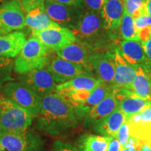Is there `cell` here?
<instances>
[{
  "label": "cell",
  "instance_id": "11",
  "mask_svg": "<svg viewBox=\"0 0 151 151\" xmlns=\"http://www.w3.org/2000/svg\"><path fill=\"white\" fill-rule=\"evenodd\" d=\"M124 14V6L121 0H107L101 11L104 27L111 40L117 42L121 38L120 28Z\"/></svg>",
  "mask_w": 151,
  "mask_h": 151
},
{
  "label": "cell",
  "instance_id": "42",
  "mask_svg": "<svg viewBox=\"0 0 151 151\" xmlns=\"http://www.w3.org/2000/svg\"><path fill=\"white\" fill-rule=\"evenodd\" d=\"M4 150H5V149L4 148L2 145H1V143H0V151H4Z\"/></svg>",
  "mask_w": 151,
  "mask_h": 151
},
{
  "label": "cell",
  "instance_id": "1",
  "mask_svg": "<svg viewBox=\"0 0 151 151\" xmlns=\"http://www.w3.org/2000/svg\"><path fill=\"white\" fill-rule=\"evenodd\" d=\"M72 107L58 93L49 94L41 99L36 129L50 137H58L78 124Z\"/></svg>",
  "mask_w": 151,
  "mask_h": 151
},
{
  "label": "cell",
  "instance_id": "26",
  "mask_svg": "<svg viewBox=\"0 0 151 151\" xmlns=\"http://www.w3.org/2000/svg\"><path fill=\"white\" fill-rule=\"evenodd\" d=\"M129 122L130 135L139 141L141 145L151 146V122Z\"/></svg>",
  "mask_w": 151,
  "mask_h": 151
},
{
  "label": "cell",
  "instance_id": "38",
  "mask_svg": "<svg viewBox=\"0 0 151 151\" xmlns=\"http://www.w3.org/2000/svg\"><path fill=\"white\" fill-rule=\"evenodd\" d=\"M139 39L141 43H146L151 39V27H147L141 29L138 32Z\"/></svg>",
  "mask_w": 151,
  "mask_h": 151
},
{
  "label": "cell",
  "instance_id": "8",
  "mask_svg": "<svg viewBox=\"0 0 151 151\" xmlns=\"http://www.w3.org/2000/svg\"><path fill=\"white\" fill-rule=\"evenodd\" d=\"M46 13L53 21L61 27L74 30L78 27L85 9L54 2L51 0L44 1Z\"/></svg>",
  "mask_w": 151,
  "mask_h": 151
},
{
  "label": "cell",
  "instance_id": "16",
  "mask_svg": "<svg viewBox=\"0 0 151 151\" xmlns=\"http://www.w3.org/2000/svg\"><path fill=\"white\" fill-rule=\"evenodd\" d=\"M117 108L118 102L111 91L109 95L93 107L84 117V125L87 127H93L103 119L106 118Z\"/></svg>",
  "mask_w": 151,
  "mask_h": 151
},
{
  "label": "cell",
  "instance_id": "5",
  "mask_svg": "<svg viewBox=\"0 0 151 151\" xmlns=\"http://www.w3.org/2000/svg\"><path fill=\"white\" fill-rule=\"evenodd\" d=\"M0 143L7 151H43L44 146L41 136L28 129L22 131L0 129Z\"/></svg>",
  "mask_w": 151,
  "mask_h": 151
},
{
  "label": "cell",
  "instance_id": "25",
  "mask_svg": "<svg viewBox=\"0 0 151 151\" xmlns=\"http://www.w3.org/2000/svg\"><path fill=\"white\" fill-rule=\"evenodd\" d=\"M150 102L151 100L143 99L132 92L118 104V108L125 115L128 120L130 117L140 112Z\"/></svg>",
  "mask_w": 151,
  "mask_h": 151
},
{
  "label": "cell",
  "instance_id": "2",
  "mask_svg": "<svg viewBox=\"0 0 151 151\" xmlns=\"http://www.w3.org/2000/svg\"><path fill=\"white\" fill-rule=\"evenodd\" d=\"M77 42L97 52L108 45L111 39L104 27L101 13L87 10L82 16L77 28L72 30Z\"/></svg>",
  "mask_w": 151,
  "mask_h": 151
},
{
  "label": "cell",
  "instance_id": "7",
  "mask_svg": "<svg viewBox=\"0 0 151 151\" xmlns=\"http://www.w3.org/2000/svg\"><path fill=\"white\" fill-rule=\"evenodd\" d=\"M24 12L20 0H6L0 7V35L23 29Z\"/></svg>",
  "mask_w": 151,
  "mask_h": 151
},
{
  "label": "cell",
  "instance_id": "3",
  "mask_svg": "<svg viewBox=\"0 0 151 151\" xmlns=\"http://www.w3.org/2000/svg\"><path fill=\"white\" fill-rule=\"evenodd\" d=\"M50 51L31 36L14 62V73L22 75L38 69L46 68L50 62Z\"/></svg>",
  "mask_w": 151,
  "mask_h": 151
},
{
  "label": "cell",
  "instance_id": "43",
  "mask_svg": "<svg viewBox=\"0 0 151 151\" xmlns=\"http://www.w3.org/2000/svg\"><path fill=\"white\" fill-rule=\"evenodd\" d=\"M6 1V0H0V7H1V6Z\"/></svg>",
  "mask_w": 151,
  "mask_h": 151
},
{
  "label": "cell",
  "instance_id": "33",
  "mask_svg": "<svg viewBox=\"0 0 151 151\" xmlns=\"http://www.w3.org/2000/svg\"><path fill=\"white\" fill-rule=\"evenodd\" d=\"M106 1L107 0H84V2L88 10L101 13Z\"/></svg>",
  "mask_w": 151,
  "mask_h": 151
},
{
  "label": "cell",
  "instance_id": "9",
  "mask_svg": "<svg viewBox=\"0 0 151 151\" xmlns=\"http://www.w3.org/2000/svg\"><path fill=\"white\" fill-rule=\"evenodd\" d=\"M18 81L43 98L49 94L57 93V83L46 68L38 69L20 75Z\"/></svg>",
  "mask_w": 151,
  "mask_h": 151
},
{
  "label": "cell",
  "instance_id": "24",
  "mask_svg": "<svg viewBox=\"0 0 151 151\" xmlns=\"http://www.w3.org/2000/svg\"><path fill=\"white\" fill-rule=\"evenodd\" d=\"M111 137L86 134L78 140L81 151H107Z\"/></svg>",
  "mask_w": 151,
  "mask_h": 151
},
{
  "label": "cell",
  "instance_id": "40",
  "mask_svg": "<svg viewBox=\"0 0 151 151\" xmlns=\"http://www.w3.org/2000/svg\"><path fill=\"white\" fill-rule=\"evenodd\" d=\"M146 9L148 15L151 16V0H146Z\"/></svg>",
  "mask_w": 151,
  "mask_h": 151
},
{
  "label": "cell",
  "instance_id": "22",
  "mask_svg": "<svg viewBox=\"0 0 151 151\" xmlns=\"http://www.w3.org/2000/svg\"><path fill=\"white\" fill-rule=\"evenodd\" d=\"M118 50L122 57L132 65L137 66L144 64L146 54L141 41L123 40L119 43Z\"/></svg>",
  "mask_w": 151,
  "mask_h": 151
},
{
  "label": "cell",
  "instance_id": "20",
  "mask_svg": "<svg viewBox=\"0 0 151 151\" xmlns=\"http://www.w3.org/2000/svg\"><path fill=\"white\" fill-rule=\"evenodd\" d=\"M112 85H109L101 82L96 87L90 94L89 97L83 103L75 109L76 116L78 119H82L88 114V112L99 104L101 100L109 95L112 91Z\"/></svg>",
  "mask_w": 151,
  "mask_h": 151
},
{
  "label": "cell",
  "instance_id": "36",
  "mask_svg": "<svg viewBox=\"0 0 151 151\" xmlns=\"http://www.w3.org/2000/svg\"><path fill=\"white\" fill-rule=\"evenodd\" d=\"M20 1H21L24 11L27 13L37 8L39 6L42 5L43 4H44L46 0H20Z\"/></svg>",
  "mask_w": 151,
  "mask_h": 151
},
{
  "label": "cell",
  "instance_id": "15",
  "mask_svg": "<svg viewBox=\"0 0 151 151\" xmlns=\"http://www.w3.org/2000/svg\"><path fill=\"white\" fill-rule=\"evenodd\" d=\"M135 76L136 66L126 61L116 48L115 49V72L112 86L131 90Z\"/></svg>",
  "mask_w": 151,
  "mask_h": 151
},
{
  "label": "cell",
  "instance_id": "21",
  "mask_svg": "<svg viewBox=\"0 0 151 151\" xmlns=\"http://www.w3.org/2000/svg\"><path fill=\"white\" fill-rule=\"evenodd\" d=\"M26 26L32 29V31L60 27L47 14L44 8V4L27 13L25 15Z\"/></svg>",
  "mask_w": 151,
  "mask_h": 151
},
{
  "label": "cell",
  "instance_id": "39",
  "mask_svg": "<svg viewBox=\"0 0 151 151\" xmlns=\"http://www.w3.org/2000/svg\"><path fill=\"white\" fill-rule=\"evenodd\" d=\"M122 149L123 148L117 137H111L107 151H122Z\"/></svg>",
  "mask_w": 151,
  "mask_h": 151
},
{
  "label": "cell",
  "instance_id": "17",
  "mask_svg": "<svg viewBox=\"0 0 151 151\" xmlns=\"http://www.w3.org/2000/svg\"><path fill=\"white\" fill-rule=\"evenodd\" d=\"M101 81L96 78L92 73H84L75 77L64 83L57 86V93L63 95L69 92L76 90L92 91Z\"/></svg>",
  "mask_w": 151,
  "mask_h": 151
},
{
  "label": "cell",
  "instance_id": "28",
  "mask_svg": "<svg viewBox=\"0 0 151 151\" xmlns=\"http://www.w3.org/2000/svg\"><path fill=\"white\" fill-rule=\"evenodd\" d=\"M124 11L134 19L148 15L146 0H121Z\"/></svg>",
  "mask_w": 151,
  "mask_h": 151
},
{
  "label": "cell",
  "instance_id": "19",
  "mask_svg": "<svg viewBox=\"0 0 151 151\" xmlns=\"http://www.w3.org/2000/svg\"><path fill=\"white\" fill-rule=\"evenodd\" d=\"M127 117L118 108L115 109L106 118L93 126L94 132L106 137H116L118 130L124 122Z\"/></svg>",
  "mask_w": 151,
  "mask_h": 151
},
{
  "label": "cell",
  "instance_id": "37",
  "mask_svg": "<svg viewBox=\"0 0 151 151\" xmlns=\"http://www.w3.org/2000/svg\"><path fill=\"white\" fill-rule=\"evenodd\" d=\"M51 1L66 6L79 7V8H82L84 9H86V8L84 0H51Z\"/></svg>",
  "mask_w": 151,
  "mask_h": 151
},
{
  "label": "cell",
  "instance_id": "45",
  "mask_svg": "<svg viewBox=\"0 0 151 151\" xmlns=\"http://www.w3.org/2000/svg\"></svg>",
  "mask_w": 151,
  "mask_h": 151
},
{
  "label": "cell",
  "instance_id": "6",
  "mask_svg": "<svg viewBox=\"0 0 151 151\" xmlns=\"http://www.w3.org/2000/svg\"><path fill=\"white\" fill-rule=\"evenodd\" d=\"M2 95L29 112L33 118H37L41 107V99L19 81H10L1 88Z\"/></svg>",
  "mask_w": 151,
  "mask_h": 151
},
{
  "label": "cell",
  "instance_id": "27",
  "mask_svg": "<svg viewBox=\"0 0 151 151\" xmlns=\"http://www.w3.org/2000/svg\"><path fill=\"white\" fill-rule=\"evenodd\" d=\"M120 33L121 39L123 40L140 41L138 36V32L134 25V19L124 11L120 24Z\"/></svg>",
  "mask_w": 151,
  "mask_h": 151
},
{
  "label": "cell",
  "instance_id": "13",
  "mask_svg": "<svg viewBox=\"0 0 151 151\" xmlns=\"http://www.w3.org/2000/svg\"><path fill=\"white\" fill-rule=\"evenodd\" d=\"M46 69L50 72L56 83L61 84L84 73H90L82 66L62 58H55L50 60Z\"/></svg>",
  "mask_w": 151,
  "mask_h": 151
},
{
  "label": "cell",
  "instance_id": "34",
  "mask_svg": "<svg viewBox=\"0 0 151 151\" xmlns=\"http://www.w3.org/2000/svg\"><path fill=\"white\" fill-rule=\"evenodd\" d=\"M134 25L136 29L139 32L141 29L147 27H151V16L148 15H145L134 19Z\"/></svg>",
  "mask_w": 151,
  "mask_h": 151
},
{
  "label": "cell",
  "instance_id": "32",
  "mask_svg": "<svg viewBox=\"0 0 151 151\" xmlns=\"http://www.w3.org/2000/svg\"><path fill=\"white\" fill-rule=\"evenodd\" d=\"M50 151H78V149L70 143L58 140L53 143Z\"/></svg>",
  "mask_w": 151,
  "mask_h": 151
},
{
  "label": "cell",
  "instance_id": "29",
  "mask_svg": "<svg viewBox=\"0 0 151 151\" xmlns=\"http://www.w3.org/2000/svg\"><path fill=\"white\" fill-rule=\"evenodd\" d=\"M13 69L14 61L12 59L0 56V90L5 83L14 81L12 78Z\"/></svg>",
  "mask_w": 151,
  "mask_h": 151
},
{
  "label": "cell",
  "instance_id": "4",
  "mask_svg": "<svg viewBox=\"0 0 151 151\" xmlns=\"http://www.w3.org/2000/svg\"><path fill=\"white\" fill-rule=\"evenodd\" d=\"M33 117L28 111L0 95V129L22 131L28 129Z\"/></svg>",
  "mask_w": 151,
  "mask_h": 151
},
{
  "label": "cell",
  "instance_id": "10",
  "mask_svg": "<svg viewBox=\"0 0 151 151\" xmlns=\"http://www.w3.org/2000/svg\"><path fill=\"white\" fill-rule=\"evenodd\" d=\"M32 36L38 39L50 52H56L76 41L72 30L61 27L32 30Z\"/></svg>",
  "mask_w": 151,
  "mask_h": 151
},
{
  "label": "cell",
  "instance_id": "41",
  "mask_svg": "<svg viewBox=\"0 0 151 151\" xmlns=\"http://www.w3.org/2000/svg\"><path fill=\"white\" fill-rule=\"evenodd\" d=\"M141 151H151V146L150 145H142V149Z\"/></svg>",
  "mask_w": 151,
  "mask_h": 151
},
{
  "label": "cell",
  "instance_id": "18",
  "mask_svg": "<svg viewBox=\"0 0 151 151\" xmlns=\"http://www.w3.org/2000/svg\"><path fill=\"white\" fill-rule=\"evenodd\" d=\"M26 41L25 35L20 31L0 35V56L7 58L17 57Z\"/></svg>",
  "mask_w": 151,
  "mask_h": 151
},
{
  "label": "cell",
  "instance_id": "30",
  "mask_svg": "<svg viewBox=\"0 0 151 151\" xmlns=\"http://www.w3.org/2000/svg\"><path fill=\"white\" fill-rule=\"evenodd\" d=\"M127 122H151V102L140 112L131 116Z\"/></svg>",
  "mask_w": 151,
  "mask_h": 151
},
{
  "label": "cell",
  "instance_id": "44",
  "mask_svg": "<svg viewBox=\"0 0 151 151\" xmlns=\"http://www.w3.org/2000/svg\"><path fill=\"white\" fill-rule=\"evenodd\" d=\"M122 151H132V150L129 148H123V149H122Z\"/></svg>",
  "mask_w": 151,
  "mask_h": 151
},
{
  "label": "cell",
  "instance_id": "31",
  "mask_svg": "<svg viewBox=\"0 0 151 151\" xmlns=\"http://www.w3.org/2000/svg\"><path fill=\"white\" fill-rule=\"evenodd\" d=\"M130 128L129 124L128 122H125L120 127L118 130V134H117V138L120 141V144L122 147V148H124V146L127 145V143L129 141L130 138Z\"/></svg>",
  "mask_w": 151,
  "mask_h": 151
},
{
  "label": "cell",
  "instance_id": "23",
  "mask_svg": "<svg viewBox=\"0 0 151 151\" xmlns=\"http://www.w3.org/2000/svg\"><path fill=\"white\" fill-rule=\"evenodd\" d=\"M131 90L143 99L151 100V73L143 65L136 66V76Z\"/></svg>",
  "mask_w": 151,
  "mask_h": 151
},
{
  "label": "cell",
  "instance_id": "14",
  "mask_svg": "<svg viewBox=\"0 0 151 151\" xmlns=\"http://www.w3.org/2000/svg\"><path fill=\"white\" fill-rule=\"evenodd\" d=\"M93 50L85 46L83 43L76 42L64 47L55 52L57 57L67 61L82 66L88 72L92 73L90 63V58Z\"/></svg>",
  "mask_w": 151,
  "mask_h": 151
},
{
  "label": "cell",
  "instance_id": "12",
  "mask_svg": "<svg viewBox=\"0 0 151 151\" xmlns=\"http://www.w3.org/2000/svg\"><path fill=\"white\" fill-rule=\"evenodd\" d=\"M92 73L101 82L112 85L115 72V50L92 52L90 58Z\"/></svg>",
  "mask_w": 151,
  "mask_h": 151
},
{
  "label": "cell",
  "instance_id": "35",
  "mask_svg": "<svg viewBox=\"0 0 151 151\" xmlns=\"http://www.w3.org/2000/svg\"><path fill=\"white\" fill-rule=\"evenodd\" d=\"M146 54V61L143 65L148 71L151 73V39L146 43H142Z\"/></svg>",
  "mask_w": 151,
  "mask_h": 151
}]
</instances>
